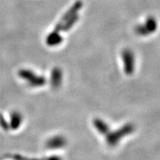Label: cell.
Listing matches in <instances>:
<instances>
[{
  "label": "cell",
  "mask_w": 160,
  "mask_h": 160,
  "mask_svg": "<svg viewBox=\"0 0 160 160\" xmlns=\"http://www.w3.org/2000/svg\"><path fill=\"white\" fill-rule=\"evenodd\" d=\"M82 2L80 1V0H78V1L74 2V4L65 12V14L62 17L61 19L58 22V23L55 26L53 31L49 33V35L47 37V38H46V43H47L48 45L56 46L59 45L62 42V38L60 36V32L62 31V26L68 19H70V18L74 16L75 14H77L79 10L82 8Z\"/></svg>",
  "instance_id": "cell-1"
},
{
  "label": "cell",
  "mask_w": 160,
  "mask_h": 160,
  "mask_svg": "<svg viewBox=\"0 0 160 160\" xmlns=\"http://www.w3.org/2000/svg\"><path fill=\"white\" fill-rule=\"evenodd\" d=\"M157 27V20L153 17H148L146 19L144 25H140L137 26L136 28V32L139 35L146 36L151 34L156 31Z\"/></svg>",
  "instance_id": "cell-2"
},
{
  "label": "cell",
  "mask_w": 160,
  "mask_h": 160,
  "mask_svg": "<svg viewBox=\"0 0 160 160\" xmlns=\"http://www.w3.org/2000/svg\"><path fill=\"white\" fill-rule=\"evenodd\" d=\"M122 57L126 72L129 73H132L134 68V56L133 52L128 49L124 50L122 53Z\"/></svg>",
  "instance_id": "cell-3"
},
{
  "label": "cell",
  "mask_w": 160,
  "mask_h": 160,
  "mask_svg": "<svg viewBox=\"0 0 160 160\" xmlns=\"http://www.w3.org/2000/svg\"><path fill=\"white\" fill-rule=\"evenodd\" d=\"M79 15H78V13H77V14H75L74 16H73V17L68 19L62 26V31L68 32L70 29H71L73 27V25H75L76 22L79 20Z\"/></svg>",
  "instance_id": "cell-4"
}]
</instances>
